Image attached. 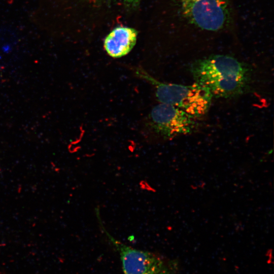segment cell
Instances as JSON below:
<instances>
[{
  "label": "cell",
  "instance_id": "1",
  "mask_svg": "<svg viewBox=\"0 0 274 274\" xmlns=\"http://www.w3.org/2000/svg\"><path fill=\"white\" fill-rule=\"evenodd\" d=\"M190 71L195 82L207 88L213 96H238L248 89L251 80L250 66L226 55H213L191 63Z\"/></svg>",
  "mask_w": 274,
  "mask_h": 274
},
{
  "label": "cell",
  "instance_id": "2",
  "mask_svg": "<svg viewBox=\"0 0 274 274\" xmlns=\"http://www.w3.org/2000/svg\"><path fill=\"white\" fill-rule=\"evenodd\" d=\"M134 73L154 87L160 103L176 107L195 118L202 116L209 110L213 96L208 88L198 83L183 85L161 82L141 67L136 68Z\"/></svg>",
  "mask_w": 274,
  "mask_h": 274
},
{
  "label": "cell",
  "instance_id": "3",
  "mask_svg": "<svg viewBox=\"0 0 274 274\" xmlns=\"http://www.w3.org/2000/svg\"><path fill=\"white\" fill-rule=\"evenodd\" d=\"M103 231L118 253L123 274H175V264L159 255L130 247Z\"/></svg>",
  "mask_w": 274,
  "mask_h": 274
},
{
  "label": "cell",
  "instance_id": "4",
  "mask_svg": "<svg viewBox=\"0 0 274 274\" xmlns=\"http://www.w3.org/2000/svg\"><path fill=\"white\" fill-rule=\"evenodd\" d=\"M181 9L189 21L198 28L216 31L229 20V0H179Z\"/></svg>",
  "mask_w": 274,
  "mask_h": 274
},
{
  "label": "cell",
  "instance_id": "5",
  "mask_svg": "<svg viewBox=\"0 0 274 274\" xmlns=\"http://www.w3.org/2000/svg\"><path fill=\"white\" fill-rule=\"evenodd\" d=\"M195 118L176 107L162 103L155 106L150 114L153 128L167 139L193 132L198 126Z\"/></svg>",
  "mask_w": 274,
  "mask_h": 274
},
{
  "label": "cell",
  "instance_id": "6",
  "mask_svg": "<svg viewBox=\"0 0 274 274\" xmlns=\"http://www.w3.org/2000/svg\"><path fill=\"white\" fill-rule=\"evenodd\" d=\"M137 31L127 26L113 29L104 40V49L111 57L119 58L127 54L134 46Z\"/></svg>",
  "mask_w": 274,
  "mask_h": 274
},
{
  "label": "cell",
  "instance_id": "7",
  "mask_svg": "<svg viewBox=\"0 0 274 274\" xmlns=\"http://www.w3.org/2000/svg\"><path fill=\"white\" fill-rule=\"evenodd\" d=\"M125 3H126L127 4H136L139 0H122Z\"/></svg>",
  "mask_w": 274,
  "mask_h": 274
}]
</instances>
